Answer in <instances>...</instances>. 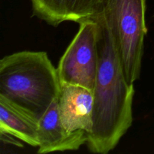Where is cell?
<instances>
[{
    "instance_id": "5b68a950",
    "label": "cell",
    "mask_w": 154,
    "mask_h": 154,
    "mask_svg": "<svg viewBox=\"0 0 154 154\" xmlns=\"http://www.w3.org/2000/svg\"><path fill=\"white\" fill-rule=\"evenodd\" d=\"M93 91L85 87L61 83L58 108L63 126L69 132L90 134L93 126Z\"/></svg>"
},
{
    "instance_id": "3957f363",
    "label": "cell",
    "mask_w": 154,
    "mask_h": 154,
    "mask_svg": "<svg viewBox=\"0 0 154 154\" xmlns=\"http://www.w3.org/2000/svg\"><path fill=\"white\" fill-rule=\"evenodd\" d=\"M146 0H102L122 69L129 84L139 79L147 35Z\"/></svg>"
},
{
    "instance_id": "277c9868",
    "label": "cell",
    "mask_w": 154,
    "mask_h": 154,
    "mask_svg": "<svg viewBox=\"0 0 154 154\" xmlns=\"http://www.w3.org/2000/svg\"><path fill=\"white\" fill-rule=\"evenodd\" d=\"M79 30L59 62L60 82L94 91L99 65L98 26L94 18L81 20Z\"/></svg>"
},
{
    "instance_id": "8992f818",
    "label": "cell",
    "mask_w": 154,
    "mask_h": 154,
    "mask_svg": "<svg viewBox=\"0 0 154 154\" xmlns=\"http://www.w3.org/2000/svg\"><path fill=\"white\" fill-rule=\"evenodd\" d=\"M38 153L77 150L88 141L85 132H69L60 119L58 99L53 102L48 111L38 120Z\"/></svg>"
},
{
    "instance_id": "7a4b0ae2",
    "label": "cell",
    "mask_w": 154,
    "mask_h": 154,
    "mask_svg": "<svg viewBox=\"0 0 154 154\" xmlns=\"http://www.w3.org/2000/svg\"><path fill=\"white\" fill-rule=\"evenodd\" d=\"M57 69L44 51H20L0 60V96L40 119L59 99Z\"/></svg>"
},
{
    "instance_id": "ba28073f",
    "label": "cell",
    "mask_w": 154,
    "mask_h": 154,
    "mask_svg": "<svg viewBox=\"0 0 154 154\" xmlns=\"http://www.w3.org/2000/svg\"><path fill=\"white\" fill-rule=\"evenodd\" d=\"M38 120L32 113L0 96V132L38 147Z\"/></svg>"
},
{
    "instance_id": "6da1fadb",
    "label": "cell",
    "mask_w": 154,
    "mask_h": 154,
    "mask_svg": "<svg viewBox=\"0 0 154 154\" xmlns=\"http://www.w3.org/2000/svg\"><path fill=\"white\" fill-rule=\"evenodd\" d=\"M93 18L98 26L99 65L93 91V126L87 144L92 153L107 154L132 126L135 90L123 73L105 14L101 10Z\"/></svg>"
},
{
    "instance_id": "52a82bcc",
    "label": "cell",
    "mask_w": 154,
    "mask_h": 154,
    "mask_svg": "<svg viewBox=\"0 0 154 154\" xmlns=\"http://www.w3.org/2000/svg\"><path fill=\"white\" fill-rule=\"evenodd\" d=\"M33 14L49 25L66 21L79 23L101 11L102 0H30Z\"/></svg>"
}]
</instances>
